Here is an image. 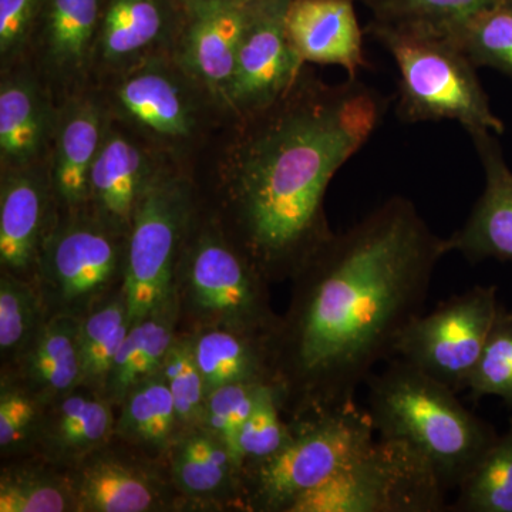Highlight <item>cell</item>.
<instances>
[{
	"instance_id": "obj_6",
	"label": "cell",
	"mask_w": 512,
	"mask_h": 512,
	"mask_svg": "<svg viewBox=\"0 0 512 512\" xmlns=\"http://www.w3.org/2000/svg\"><path fill=\"white\" fill-rule=\"evenodd\" d=\"M198 197L194 174L168 164L138 202L123 272L130 325L163 311L170 301L175 268L200 207Z\"/></svg>"
},
{
	"instance_id": "obj_39",
	"label": "cell",
	"mask_w": 512,
	"mask_h": 512,
	"mask_svg": "<svg viewBox=\"0 0 512 512\" xmlns=\"http://www.w3.org/2000/svg\"><path fill=\"white\" fill-rule=\"evenodd\" d=\"M67 505L69 495L62 485L46 477L16 474L3 478L0 485L2 512H62Z\"/></svg>"
},
{
	"instance_id": "obj_31",
	"label": "cell",
	"mask_w": 512,
	"mask_h": 512,
	"mask_svg": "<svg viewBox=\"0 0 512 512\" xmlns=\"http://www.w3.org/2000/svg\"><path fill=\"white\" fill-rule=\"evenodd\" d=\"M501 0H383L370 10L372 20L446 33Z\"/></svg>"
},
{
	"instance_id": "obj_23",
	"label": "cell",
	"mask_w": 512,
	"mask_h": 512,
	"mask_svg": "<svg viewBox=\"0 0 512 512\" xmlns=\"http://www.w3.org/2000/svg\"><path fill=\"white\" fill-rule=\"evenodd\" d=\"M80 320L60 313L39 329L28 355V373L37 387L49 393H67L82 382L79 343Z\"/></svg>"
},
{
	"instance_id": "obj_29",
	"label": "cell",
	"mask_w": 512,
	"mask_h": 512,
	"mask_svg": "<svg viewBox=\"0 0 512 512\" xmlns=\"http://www.w3.org/2000/svg\"><path fill=\"white\" fill-rule=\"evenodd\" d=\"M126 299L107 303L80 320L79 343L82 382H107L117 353L130 330Z\"/></svg>"
},
{
	"instance_id": "obj_36",
	"label": "cell",
	"mask_w": 512,
	"mask_h": 512,
	"mask_svg": "<svg viewBox=\"0 0 512 512\" xmlns=\"http://www.w3.org/2000/svg\"><path fill=\"white\" fill-rule=\"evenodd\" d=\"M40 301L32 286L6 272L0 281V349L12 353L32 342L39 322Z\"/></svg>"
},
{
	"instance_id": "obj_37",
	"label": "cell",
	"mask_w": 512,
	"mask_h": 512,
	"mask_svg": "<svg viewBox=\"0 0 512 512\" xmlns=\"http://www.w3.org/2000/svg\"><path fill=\"white\" fill-rule=\"evenodd\" d=\"M160 373L173 394L178 421L192 424L204 419L208 394L192 343L174 340L164 357Z\"/></svg>"
},
{
	"instance_id": "obj_38",
	"label": "cell",
	"mask_w": 512,
	"mask_h": 512,
	"mask_svg": "<svg viewBox=\"0 0 512 512\" xmlns=\"http://www.w3.org/2000/svg\"><path fill=\"white\" fill-rule=\"evenodd\" d=\"M45 0H0V70L28 59Z\"/></svg>"
},
{
	"instance_id": "obj_19",
	"label": "cell",
	"mask_w": 512,
	"mask_h": 512,
	"mask_svg": "<svg viewBox=\"0 0 512 512\" xmlns=\"http://www.w3.org/2000/svg\"><path fill=\"white\" fill-rule=\"evenodd\" d=\"M110 114L96 87L67 97L59 104L49 175L60 212L87 208L90 174L99 156Z\"/></svg>"
},
{
	"instance_id": "obj_10",
	"label": "cell",
	"mask_w": 512,
	"mask_h": 512,
	"mask_svg": "<svg viewBox=\"0 0 512 512\" xmlns=\"http://www.w3.org/2000/svg\"><path fill=\"white\" fill-rule=\"evenodd\" d=\"M198 222L197 211L180 258L195 303L239 332L268 330L272 335L275 323L266 301L265 276L217 222L202 227Z\"/></svg>"
},
{
	"instance_id": "obj_12",
	"label": "cell",
	"mask_w": 512,
	"mask_h": 512,
	"mask_svg": "<svg viewBox=\"0 0 512 512\" xmlns=\"http://www.w3.org/2000/svg\"><path fill=\"white\" fill-rule=\"evenodd\" d=\"M291 0H264L239 45L229 90L231 120L268 109L295 86L306 64L286 33Z\"/></svg>"
},
{
	"instance_id": "obj_9",
	"label": "cell",
	"mask_w": 512,
	"mask_h": 512,
	"mask_svg": "<svg viewBox=\"0 0 512 512\" xmlns=\"http://www.w3.org/2000/svg\"><path fill=\"white\" fill-rule=\"evenodd\" d=\"M497 286L476 285L420 313L404 328L394 346L397 359L446 384L467 389L500 309Z\"/></svg>"
},
{
	"instance_id": "obj_20",
	"label": "cell",
	"mask_w": 512,
	"mask_h": 512,
	"mask_svg": "<svg viewBox=\"0 0 512 512\" xmlns=\"http://www.w3.org/2000/svg\"><path fill=\"white\" fill-rule=\"evenodd\" d=\"M484 174V188L463 227L446 238L448 254L470 264L494 261L512 265V170L497 134L470 131Z\"/></svg>"
},
{
	"instance_id": "obj_2",
	"label": "cell",
	"mask_w": 512,
	"mask_h": 512,
	"mask_svg": "<svg viewBox=\"0 0 512 512\" xmlns=\"http://www.w3.org/2000/svg\"><path fill=\"white\" fill-rule=\"evenodd\" d=\"M448 254L409 198H389L333 235L299 272L301 292L285 325L279 359L282 403L319 413L355 402L429 296Z\"/></svg>"
},
{
	"instance_id": "obj_33",
	"label": "cell",
	"mask_w": 512,
	"mask_h": 512,
	"mask_svg": "<svg viewBox=\"0 0 512 512\" xmlns=\"http://www.w3.org/2000/svg\"><path fill=\"white\" fill-rule=\"evenodd\" d=\"M282 394L275 382L262 383L251 416L239 433L242 463L252 467L278 454L292 439V429L281 419Z\"/></svg>"
},
{
	"instance_id": "obj_5",
	"label": "cell",
	"mask_w": 512,
	"mask_h": 512,
	"mask_svg": "<svg viewBox=\"0 0 512 512\" xmlns=\"http://www.w3.org/2000/svg\"><path fill=\"white\" fill-rule=\"evenodd\" d=\"M365 33L390 53L399 70L396 113L404 123L457 121L467 133L501 136L505 124L491 107L477 67L443 33L370 20Z\"/></svg>"
},
{
	"instance_id": "obj_14",
	"label": "cell",
	"mask_w": 512,
	"mask_h": 512,
	"mask_svg": "<svg viewBox=\"0 0 512 512\" xmlns=\"http://www.w3.org/2000/svg\"><path fill=\"white\" fill-rule=\"evenodd\" d=\"M264 0H185L175 60L227 114L239 45Z\"/></svg>"
},
{
	"instance_id": "obj_21",
	"label": "cell",
	"mask_w": 512,
	"mask_h": 512,
	"mask_svg": "<svg viewBox=\"0 0 512 512\" xmlns=\"http://www.w3.org/2000/svg\"><path fill=\"white\" fill-rule=\"evenodd\" d=\"M286 33L306 64L339 66L349 77L369 67L355 0H291Z\"/></svg>"
},
{
	"instance_id": "obj_8",
	"label": "cell",
	"mask_w": 512,
	"mask_h": 512,
	"mask_svg": "<svg viewBox=\"0 0 512 512\" xmlns=\"http://www.w3.org/2000/svg\"><path fill=\"white\" fill-rule=\"evenodd\" d=\"M376 431L356 402L312 413L292 427V439L278 454L252 467L256 501L266 510L288 511L313 488L328 483L373 440Z\"/></svg>"
},
{
	"instance_id": "obj_1",
	"label": "cell",
	"mask_w": 512,
	"mask_h": 512,
	"mask_svg": "<svg viewBox=\"0 0 512 512\" xmlns=\"http://www.w3.org/2000/svg\"><path fill=\"white\" fill-rule=\"evenodd\" d=\"M387 107L359 77L330 84L306 66L281 100L228 121L211 141L197 165H211L225 232L266 279L298 275L335 235L325 211L329 185Z\"/></svg>"
},
{
	"instance_id": "obj_41",
	"label": "cell",
	"mask_w": 512,
	"mask_h": 512,
	"mask_svg": "<svg viewBox=\"0 0 512 512\" xmlns=\"http://www.w3.org/2000/svg\"><path fill=\"white\" fill-rule=\"evenodd\" d=\"M357 2L363 3V5L367 6V8L372 10L373 8H376V6L379 5V3H382L383 0H357Z\"/></svg>"
},
{
	"instance_id": "obj_16",
	"label": "cell",
	"mask_w": 512,
	"mask_h": 512,
	"mask_svg": "<svg viewBox=\"0 0 512 512\" xmlns=\"http://www.w3.org/2000/svg\"><path fill=\"white\" fill-rule=\"evenodd\" d=\"M168 164L143 138L110 117L90 174L86 210L111 231L127 237L138 202Z\"/></svg>"
},
{
	"instance_id": "obj_18",
	"label": "cell",
	"mask_w": 512,
	"mask_h": 512,
	"mask_svg": "<svg viewBox=\"0 0 512 512\" xmlns=\"http://www.w3.org/2000/svg\"><path fill=\"white\" fill-rule=\"evenodd\" d=\"M49 165L0 170V264L25 276L37 271L40 252L59 217Z\"/></svg>"
},
{
	"instance_id": "obj_34",
	"label": "cell",
	"mask_w": 512,
	"mask_h": 512,
	"mask_svg": "<svg viewBox=\"0 0 512 512\" xmlns=\"http://www.w3.org/2000/svg\"><path fill=\"white\" fill-rule=\"evenodd\" d=\"M113 427L110 407L94 397L69 396L60 403L53 439L63 450L83 451L99 446Z\"/></svg>"
},
{
	"instance_id": "obj_4",
	"label": "cell",
	"mask_w": 512,
	"mask_h": 512,
	"mask_svg": "<svg viewBox=\"0 0 512 512\" xmlns=\"http://www.w3.org/2000/svg\"><path fill=\"white\" fill-rule=\"evenodd\" d=\"M94 87L111 119L143 138L168 163L191 173L229 121L174 56L148 60Z\"/></svg>"
},
{
	"instance_id": "obj_30",
	"label": "cell",
	"mask_w": 512,
	"mask_h": 512,
	"mask_svg": "<svg viewBox=\"0 0 512 512\" xmlns=\"http://www.w3.org/2000/svg\"><path fill=\"white\" fill-rule=\"evenodd\" d=\"M235 464L225 444L208 431L188 434L175 450L173 471L181 490L205 495L227 485Z\"/></svg>"
},
{
	"instance_id": "obj_3",
	"label": "cell",
	"mask_w": 512,
	"mask_h": 512,
	"mask_svg": "<svg viewBox=\"0 0 512 512\" xmlns=\"http://www.w3.org/2000/svg\"><path fill=\"white\" fill-rule=\"evenodd\" d=\"M366 387L365 409L376 436L410 444L447 491L464 483L500 437L451 387L397 357L372 373Z\"/></svg>"
},
{
	"instance_id": "obj_25",
	"label": "cell",
	"mask_w": 512,
	"mask_h": 512,
	"mask_svg": "<svg viewBox=\"0 0 512 512\" xmlns=\"http://www.w3.org/2000/svg\"><path fill=\"white\" fill-rule=\"evenodd\" d=\"M164 312L130 326L106 382L117 399L123 400L131 387L161 369L174 342L171 322Z\"/></svg>"
},
{
	"instance_id": "obj_26",
	"label": "cell",
	"mask_w": 512,
	"mask_h": 512,
	"mask_svg": "<svg viewBox=\"0 0 512 512\" xmlns=\"http://www.w3.org/2000/svg\"><path fill=\"white\" fill-rule=\"evenodd\" d=\"M120 433L150 448H163L173 437L178 421L173 394L160 370L131 387L124 397Z\"/></svg>"
},
{
	"instance_id": "obj_15",
	"label": "cell",
	"mask_w": 512,
	"mask_h": 512,
	"mask_svg": "<svg viewBox=\"0 0 512 512\" xmlns=\"http://www.w3.org/2000/svg\"><path fill=\"white\" fill-rule=\"evenodd\" d=\"M107 0H45L29 59L59 104L93 87V60Z\"/></svg>"
},
{
	"instance_id": "obj_27",
	"label": "cell",
	"mask_w": 512,
	"mask_h": 512,
	"mask_svg": "<svg viewBox=\"0 0 512 512\" xmlns=\"http://www.w3.org/2000/svg\"><path fill=\"white\" fill-rule=\"evenodd\" d=\"M453 512H512V416L483 460L457 488Z\"/></svg>"
},
{
	"instance_id": "obj_32",
	"label": "cell",
	"mask_w": 512,
	"mask_h": 512,
	"mask_svg": "<svg viewBox=\"0 0 512 512\" xmlns=\"http://www.w3.org/2000/svg\"><path fill=\"white\" fill-rule=\"evenodd\" d=\"M473 402L500 397L512 409V312L500 305L467 389Z\"/></svg>"
},
{
	"instance_id": "obj_7",
	"label": "cell",
	"mask_w": 512,
	"mask_h": 512,
	"mask_svg": "<svg viewBox=\"0 0 512 512\" xmlns=\"http://www.w3.org/2000/svg\"><path fill=\"white\" fill-rule=\"evenodd\" d=\"M446 488L419 451L373 440L338 476L299 495L291 512H443Z\"/></svg>"
},
{
	"instance_id": "obj_40",
	"label": "cell",
	"mask_w": 512,
	"mask_h": 512,
	"mask_svg": "<svg viewBox=\"0 0 512 512\" xmlns=\"http://www.w3.org/2000/svg\"><path fill=\"white\" fill-rule=\"evenodd\" d=\"M35 404L18 390L2 389L0 394V446L18 443L35 420Z\"/></svg>"
},
{
	"instance_id": "obj_13",
	"label": "cell",
	"mask_w": 512,
	"mask_h": 512,
	"mask_svg": "<svg viewBox=\"0 0 512 512\" xmlns=\"http://www.w3.org/2000/svg\"><path fill=\"white\" fill-rule=\"evenodd\" d=\"M185 18V0H107L94 52L93 87L148 60L174 56Z\"/></svg>"
},
{
	"instance_id": "obj_28",
	"label": "cell",
	"mask_w": 512,
	"mask_h": 512,
	"mask_svg": "<svg viewBox=\"0 0 512 512\" xmlns=\"http://www.w3.org/2000/svg\"><path fill=\"white\" fill-rule=\"evenodd\" d=\"M450 37L477 67H490L512 80V0L443 33Z\"/></svg>"
},
{
	"instance_id": "obj_35",
	"label": "cell",
	"mask_w": 512,
	"mask_h": 512,
	"mask_svg": "<svg viewBox=\"0 0 512 512\" xmlns=\"http://www.w3.org/2000/svg\"><path fill=\"white\" fill-rule=\"evenodd\" d=\"M262 383H234L218 387L207 396L204 420L208 433L228 448L235 464L242 466L239 433L254 410Z\"/></svg>"
},
{
	"instance_id": "obj_11",
	"label": "cell",
	"mask_w": 512,
	"mask_h": 512,
	"mask_svg": "<svg viewBox=\"0 0 512 512\" xmlns=\"http://www.w3.org/2000/svg\"><path fill=\"white\" fill-rule=\"evenodd\" d=\"M127 237L89 211L59 212L40 252L37 272L66 311L83 309L123 275Z\"/></svg>"
},
{
	"instance_id": "obj_22",
	"label": "cell",
	"mask_w": 512,
	"mask_h": 512,
	"mask_svg": "<svg viewBox=\"0 0 512 512\" xmlns=\"http://www.w3.org/2000/svg\"><path fill=\"white\" fill-rule=\"evenodd\" d=\"M244 336L211 330L192 343L207 394L227 384L275 382L264 346Z\"/></svg>"
},
{
	"instance_id": "obj_24",
	"label": "cell",
	"mask_w": 512,
	"mask_h": 512,
	"mask_svg": "<svg viewBox=\"0 0 512 512\" xmlns=\"http://www.w3.org/2000/svg\"><path fill=\"white\" fill-rule=\"evenodd\" d=\"M157 493L147 477L114 460H97L82 473L79 504L97 512H141L153 508Z\"/></svg>"
},
{
	"instance_id": "obj_17",
	"label": "cell",
	"mask_w": 512,
	"mask_h": 512,
	"mask_svg": "<svg viewBox=\"0 0 512 512\" xmlns=\"http://www.w3.org/2000/svg\"><path fill=\"white\" fill-rule=\"evenodd\" d=\"M59 101L30 59L0 70V170L49 161Z\"/></svg>"
}]
</instances>
